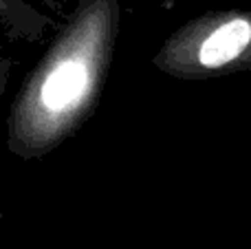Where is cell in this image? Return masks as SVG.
Instances as JSON below:
<instances>
[{
	"label": "cell",
	"mask_w": 251,
	"mask_h": 249,
	"mask_svg": "<svg viewBox=\"0 0 251 249\" xmlns=\"http://www.w3.org/2000/svg\"><path fill=\"white\" fill-rule=\"evenodd\" d=\"M18 0H0V18H11Z\"/></svg>",
	"instance_id": "obj_2"
},
{
	"label": "cell",
	"mask_w": 251,
	"mask_h": 249,
	"mask_svg": "<svg viewBox=\"0 0 251 249\" xmlns=\"http://www.w3.org/2000/svg\"><path fill=\"white\" fill-rule=\"evenodd\" d=\"M4 77H7V62L0 57V95H2V86H4Z\"/></svg>",
	"instance_id": "obj_3"
},
{
	"label": "cell",
	"mask_w": 251,
	"mask_h": 249,
	"mask_svg": "<svg viewBox=\"0 0 251 249\" xmlns=\"http://www.w3.org/2000/svg\"><path fill=\"white\" fill-rule=\"evenodd\" d=\"M251 40V26L247 20H229L223 26H218L209 38L201 44L199 60L207 69H218V66L231 62L245 51V47Z\"/></svg>",
	"instance_id": "obj_1"
}]
</instances>
